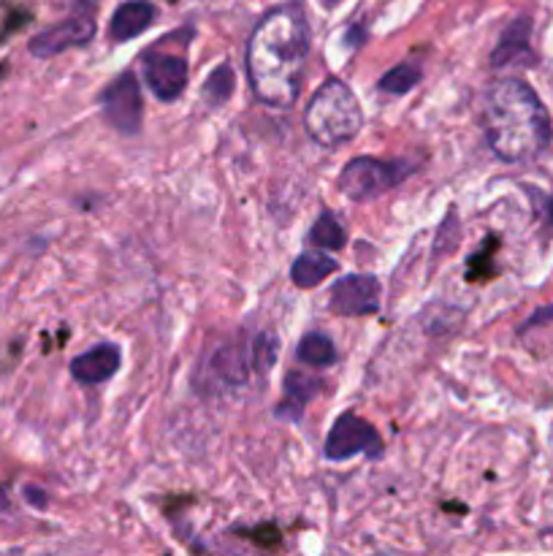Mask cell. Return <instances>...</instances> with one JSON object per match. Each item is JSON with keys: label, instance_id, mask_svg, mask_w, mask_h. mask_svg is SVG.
Here are the masks:
<instances>
[{"label": "cell", "instance_id": "obj_1", "mask_svg": "<svg viewBox=\"0 0 553 556\" xmlns=\"http://www.w3.org/2000/svg\"><path fill=\"white\" fill-rule=\"evenodd\" d=\"M309 60V25L298 3L271 9L247 41L253 96L274 109H291L301 92Z\"/></svg>", "mask_w": 553, "mask_h": 556}, {"label": "cell", "instance_id": "obj_2", "mask_svg": "<svg viewBox=\"0 0 553 556\" xmlns=\"http://www.w3.org/2000/svg\"><path fill=\"white\" fill-rule=\"evenodd\" d=\"M483 134L499 161L529 163L551 144V114L529 81L504 76L483 98Z\"/></svg>", "mask_w": 553, "mask_h": 556}, {"label": "cell", "instance_id": "obj_3", "mask_svg": "<svg viewBox=\"0 0 553 556\" xmlns=\"http://www.w3.org/2000/svg\"><path fill=\"white\" fill-rule=\"evenodd\" d=\"M304 128L314 144L329 150L356 139L363 128V112L356 92L336 76L325 79L304 112Z\"/></svg>", "mask_w": 553, "mask_h": 556}, {"label": "cell", "instance_id": "obj_4", "mask_svg": "<svg viewBox=\"0 0 553 556\" xmlns=\"http://www.w3.org/2000/svg\"><path fill=\"white\" fill-rule=\"evenodd\" d=\"M412 172H417V166L410 161L352 157L342 168L336 185H339V193H345L350 201H372L404 182Z\"/></svg>", "mask_w": 553, "mask_h": 556}, {"label": "cell", "instance_id": "obj_5", "mask_svg": "<svg viewBox=\"0 0 553 556\" xmlns=\"http://www.w3.org/2000/svg\"><path fill=\"white\" fill-rule=\"evenodd\" d=\"M95 30H98L95 3H92V0H79L76 9L70 11L68 20L57 22V25L38 33L27 49H30L33 58L47 60V58H54V54L65 52V49L85 47V43L92 41Z\"/></svg>", "mask_w": 553, "mask_h": 556}, {"label": "cell", "instance_id": "obj_6", "mask_svg": "<svg viewBox=\"0 0 553 556\" xmlns=\"http://www.w3.org/2000/svg\"><path fill=\"white\" fill-rule=\"evenodd\" d=\"M323 454L331 462H345L358 454L377 459L383 454V438L372 424L358 418L356 413H342L331 427L329 438H325Z\"/></svg>", "mask_w": 553, "mask_h": 556}, {"label": "cell", "instance_id": "obj_7", "mask_svg": "<svg viewBox=\"0 0 553 556\" xmlns=\"http://www.w3.org/2000/svg\"><path fill=\"white\" fill-rule=\"evenodd\" d=\"M101 109L106 123L117 134L136 136L144 123V101H141V87L130 71L119 74L106 90L101 92Z\"/></svg>", "mask_w": 553, "mask_h": 556}, {"label": "cell", "instance_id": "obj_8", "mask_svg": "<svg viewBox=\"0 0 553 556\" xmlns=\"http://www.w3.org/2000/svg\"><path fill=\"white\" fill-rule=\"evenodd\" d=\"M249 369H253V362L244 353L242 345H222L211 353L209 358L201 367L198 378H195V386L201 391H215L220 389H233V386H244L249 378Z\"/></svg>", "mask_w": 553, "mask_h": 556}, {"label": "cell", "instance_id": "obj_9", "mask_svg": "<svg viewBox=\"0 0 553 556\" xmlns=\"http://www.w3.org/2000/svg\"><path fill=\"white\" fill-rule=\"evenodd\" d=\"M329 307L342 318L374 315L380 309V280L372 275H361V271L342 277L331 288Z\"/></svg>", "mask_w": 553, "mask_h": 556}, {"label": "cell", "instance_id": "obj_10", "mask_svg": "<svg viewBox=\"0 0 553 556\" xmlns=\"http://www.w3.org/2000/svg\"><path fill=\"white\" fill-rule=\"evenodd\" d=\"M144 79L152 96L160 101H177L188 87V60L168 52H150L144 58Z\"/></svg>", "mask_w": 553, "mask_h": 556}, {"label": "cell", "instance_id": "obj_11", "mask_svg": "<svg viewBox=\"0 0 553 556\" xmlns=\"http://www.w3.org/2000/svg\"><path fill=\"white\" fill-rule=\"evenodd\" d=\"M493 68H507V65H535L531 52V16H515L504 33L499 36L497 49L491 52Z\"/></svg>", "mask_w": 553, "mask_h": 556}, {"label": "cell", "instance_id": "obj_12", "mask_svg": "<svg viewBox=\"0 0 553 556\" xmlns=\"http://www.w3.org/2000/svg\"><path fill=\"white\" fill-rule=\"evenodd\" d=\"M119 362H123L119 348L112 345V342H103V345H95L87 353H81V356H76L70 362V375L81 386H101L117 375Z\"/></svg>", "mask_w": 553, "mask_h": 556}, {"label": "cell", "instance_id": "obj_13", "mask_svg": "<svg viewBox=\"0 0 553 556\" xmlns=\"http://www.w3.org/2000/svg\"><path fill=\"white\" fill-rule=\"evenodd\" d=\"M157 9L150 3V0H128V3L117 5V11L112 14V22H108V36H112L114 43L133 41L136 36L146 30V27L155 22Z\"/></svg>", "mask_w": 553, "mask_h": 556}, {"label": "cell", "instance_id": "obj_14", "mask_svg": "<svg viewBox=\"0 0 553 556\" xmlns=\"http://www.w3.org/2000/svg\"><path fill=\"white\" fill-rule=\"evenodd\" d=\"M336 271V261L320 250H307L291 266V280L298 288H314Z\"/></svg>", "mask_w": 553, "mask_h": 556}, {"label": "cell", "instance_id": "obj_15", "mask_svg": "<svg viewBox=\"0 0 553 556\" xmlns=\"http://www.w3.org/2000/svg\"><path fill=\"white\" fill-rule=\"evenodd\" d=\"M320 391V380L318 378H309V375L301 372H287L285 375V400H282L280 410L276 416L280 418H291V421H298L301 418L304 405L312 400L314 394Z\"/></svg>", "mask_w": 553, "mask_h": 556}, {"label": "cell", "instance_id": "obj_16", "mask_svg": "<svg viewBox=\"0 0 553 556\" xmlns=\"http://www.w3.org/2000/svg\"><path fill=\"white\" fill-rule=\"evenodd\" d=\"M296 358L307 367H334L339 353H336V345L325 334H318V331H309L304 334V340L298 342Z\"/></svg>", "mask_w": 553, "mask_h": 556}, {"label": "cell", "instance_id": "obj_17", "mask_svg": "<svg viewBox=\"0 0 553 556\" xmlns=\"http://www.w3.org/2000/svg\"><path fill=\"white\" fill-rule=\"evenodd\" d=\"M307 242L320 250H342L347 242V233L331 212H323V215L312 223V228H309Z\"/></svg>", "mask_w": 553, "mask_h": 556}, {"label": "cell", "instance_id": "obj_18", "mask_svg": "<svg viewBox=\"0 0 553 556\" xmlns=\"http://www.w3.org/2000/svg\"><path fill=\"white\" fill-rule=\"evenodd\" d=\"M421 63H399L380 79V90L390 92V96H407V92L415 90V87L421 85Z\"/></svg>", "mask_w": 553, "mask_h": 556}, {"label": "cell", "instance_id": "obj_19", "mask_svg": "<svg viewBox=\"0 0 553 556\" xmlns=\"http://www.w3.org/2000/svg\"><path fill=\"white\" fill-rule=\"evenodd\" d=\"M231 92H233V71L228 63H222L220 68L211 71L209 79H206L204 87H201V96H204V101L211 103V106H222V103L231 98Z\"/></svg>", "mask_w": 553, "mask_h": 556}, {"label": "cell", "instance_id": "obj_20", "mask_svg": "<svg viewBox=\"0 0 553 556\" xmlns=\"http://www.w3.org/2000/svg\"><path fill=\"white\" fill-rule=\"evenodd\" d=\"M276 356H280V340H276L274 334H269V331L255 334L253 345H249V362H253V367L266 375L274 367Z\"/></svg>", "mask_w": 553, "mask_h": 556}, {"label": "cell", "instance_id": "obj_21", "mask_svg": "<svg viewBox=\"0 0 553 556\" xmlns=\"http://www.w3.org/2000/svg\"><path fill=\"white\" fill-rule=\"evenodd\" d=\"M551 315H553V304H551V307H545V309H537V313L531 315V318L526 320L524 326H520V331H529L531 326H540V324H545V320H551Z\"/></svg>", "mask_w": 553, "mask_h": 556}, {"label": "cell", "instance_id": "obj_22", "mask_svg": "<svg viewBox=\"0 0 553 556\" xmlns=\"http://www.w3.org/2000/svg\"><path fill=\"white\" fill-rule=\"evenodd\" d=\"M9 508H11V503H9V494H5L3 489H0V514H9Z\"/></svg>", "mask_w": 553, "mask_h": 556}, {"label": "cell", "instance_id": "obj_23", "mask_svg": "<svg viewBox=\"0 0 553 556\" xmlns=\"http://www.w3.org/2000/svg\"><path fill=\"white\" fill-rule=\"evenodd\" d=\"M545 217H548V223L553 226V193H551V199H548V204H545Z\"/></svg>", "mask_w": 553, "mask_h": 556}, {"label": "cell", "instance_id": "obj_24", "mask_svg": "<svg viewBox=\"0 0 553 556\" xmlns=\"http://www.w3.org/2000/svg\"><path fill=\"white\" fill-rule=\"evenodd\" d=\"M325 5H336V3H342V0H323Z\"/></svg>", "mask_w": 553, "mask_h": 556}]
</instances>
